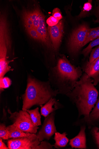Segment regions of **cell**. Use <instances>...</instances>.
Returning <instances> with one entry per match:
<instances>
[{"label":"cell","mask_w":99,"mask_h":149,"mask_svg":"<svg viewBox=\"0 0 99 149\" xmlns=\"http://www.w3.org/2000/svg\"><path fill=\"white\" fill-rule=\"evenodd\" d=\"M12 84L11 80L8 77H3L0 79V90L1 92L4 91V89L8 88Z\"/></svg>","instance_id":"19"},{"label":"cell","mask_w":99,"mask_h":149,"mask_svg":"<svg viewBox=\"0 0 99 149\" xmlns=\"http://www.w3.org/2000/svg\"><path fill=\"white\" fill-rule=\"evenodd\" d=\"M27 111L30 114L33 123L36 126L38 127L41 125V116L39 112L38 107L34 110H28Z\"/></svg>","instance_id":"17"},{"label":"cell","mask_w":99,"mask_h":149,"mask_svg":"<svg viewBox=\"0 0 99 149\" xmlns=\"http://www.w3.org/2000/svg\"><path fill=\"white\" fill-rule=\"evenodd\" d=\"M86 129L85 126H82L80 132L77 136L70 140L69 145L72 148L79 149L87 148Z\"/></svg>","instance_id":"12"},{"label":"cell","mask_w":99,"mask_h":149,"mask_svg":"<svg viewBox=\"0 0 99 149\" xmlns=\"http://www.w3.org/2000/svg\"><path fill=\"white\" fill-rule=\"evenodd\" d=\"M67 134L65 132L61 134L56 132L55 133L54 140L55 143L54 145L55 148H57L65 147L69 141V139L66 137Z\"/></svg>","instance_id":"15"},{"label":"cell","mask_w":99,"mask_h":149,"mask_svg":"<svg viewBox=\"0 0 99 149\" xmlns=\"http://www.w3.org/2000/svg\"><path fill=\"white\" fill-rule=\"evenodd\" d=\"M99 37V27H98V29L96 34L93 35L91 38L90 42L93 41V40Z\"/></svg>","instance_id":"29"},{"label":"cell","mask_w":99,"mask_h":149,"mask_svg":"<svg viewBox=\"0 0 99 149\" xmlns=\"http://www.w3.org/2000/svg\"><path fill=\"white\" fill-rule=\"evenodd\" d=\"M8 111L10 115L9 118L18 129L25 132L35 134L37 132L39 127L34 123L27 111L22 110L12 113L8 109Z\"/></svg>","instance_id":"5"},{"label":"cell","mask_w":99,"mask_h":149,"mask_svg":"<svg viewBox=\"0 0 99 149\" xmlns=\"http://www.w3.org/2000/svg\"><path fill=\"white\" fill-rule=\"evenodd\" d=\"M9 139L24 137H29L35 133L24 132L20 130L13 124L7 127Z\"/></svg>","instance_id":"13"},{"label":"cell","mask_w":99,"mask_h":149,"mask_svg":"<svg viewBox=\"0 0 99 149\" xmlns=\"http://www.w3.org/2000/svg\"><path fill=\"white\" fill-rule=\"evenodd\" d=\"M53 149V146L46 141H42L36 148V149Z\"/></svg>","instance_id":"25"},{"label":"cell","mask_w":99,"mask_h":149,"mask_svg":"<svg viewBox=\"0 0 99 149\" xmlns=\"http://www.w3.org/2000/svg\"><path fill=\"white\" fill-rule=\"evenodd\" d=\"M0 138L4 140L9 139L7 127L4 123H1L0 125Z\"/></svg>","instance_id":"20"},{"label":"cell","mask_w":99,"mask_h":149,"mask_svg":"<svg viewBox=\"0 0 99 149\" xmlns=\"http://www.w3.org/2000/svg\"><path fill=\"white\" fill-rule=\"evenodd\" d=\"M55 115L54 112L45 118L43 125L37 135L40 142L45 139L49 140L57 132L55 124Z\"/></svg>","instance_id":"9"},{"label":"cell","mask_w":99,"mask_h":149,"mask_svg":"<svg viewBox=\"0 0 99 149\" xmlns=\"http://www.w3.org/2000/svg\"><path fill=\"white\" fill-rule=\"evenodd\" d=\"M52 15L53 16L60 21L63 18L60 10L58 8H55L53 10Z\"/></svg>","instance_id":"26"},{"label":"cell","mask_w":99,"mask_h":149,"mask_svg":"<svg viewBox=\"0 0 99 149\" xmlns=\"http://www.w3.org/2000/svg\"><path fill=\"white\" fill-rule=\"evenodd\" d=\"M90 29L87 25H81L74 30L69 37L68 47L70 53L73 55L78 54L82 47Z\"/></svg>","instance_id":"6"},{"label":"cell","mask_w":99,"mask_h":149,"mask_svg":"<svg viewBox=\"0 0 99 149\" xmlns=\"http://www.w3.org/2000/svg\"><path fill=\"white\" fill-rule=\"evenodd\" d=\"M43 15L38 7L32 10H24L22 13V18L25 29H34L36 30Z\"/></svg>","instance_id":"8"},{"label":"cell","mask_w":99,"mask_h":149,"mask_svg":"<svg viewBox=\"0 0 99 149\" xmlns=\"http://www.w3.org/2000/svg\"><path fill=\"white\" fill-rule=\"evenodd\" d=\"M83 72L87 74L94 80L93 84L96 86L99 83V57L91 63L87 61L82 69Z\"/></svg>","instance_id":"11"},{"label":"cell","mask_w":99,"mask_h":149,"mask_svg":"<svg viewBox=\"0 0 99 149\" xmlns=\"http://www.w3.org/2000/svg\"><path fill=\"white\" fill-rule=\"evenodd\" d=\"M40 143L34 134L29 137L11 139L8 140L7 144L9 149H36Z\"/></svg>","instance_id":"7"},{"label":"cell","mask_w":99,"mask_h":149,"mask_svg":"<svg viewBox=\"0 0 99 149\" xmlns=\"http://www.w3.org/2000/svg\"><path fill=\"white\" fill-rule=\"evenodd\" d=\"M93 80L87 74H82L73 89L66 95L77 108L79 117H87L98 101V91Z\"/></svg>","instance_id":"1"},{"label":"cell","mask_w":99,"mask_h":149,"mask_svg":"<svg viewBox=\"0 0 99 149\" xmlns=\"http://www.w3.org/2000/svg\"><path fill=\"white\" fill-rule=\"evenodd\" d=\"M51 74L50 83L59 90L60 94L66 95L73 89L82 75V70L79 66L71 63L63 55L52 69Z\"/></svg>","instance_id":"2"},{"label":"cell","mask_w":99,"mask_h":149,"mask_svg":"<svg viewBox=\"0 0 99 149\" xmlns=\"http://www.w3.org/2000/svg\"><path fill=\"white\" fill-rule=\"evenodd\" d=\"M98 45H99V37L92 41L87 47L83 49L81 53L84 57H87L89 56L93 47Z\"/></svg>","instance_id":"18"},{"label":"cell","mask_w":99,"mask_h":149,"mask_svg":"<svg viewBox=\"0 0 99 149\" xmlns=\"http://www.w3.org/2000/svg\"><path fill=\"white\" fill-rule=\"evenodd\" d=\"M99 57V45L92 49L89 62L91 63Z\"/></svg>","instance_id":"21"},{"label":"cell","mask_w":99,"mask_h":149,"mask_svg":"<svg viewBox=\"0 0 99 149\" xmlns=\"http://www.w3.org/2000/svg\"><path fill=\"white\" fill-rule=\"evenodd\" d=\"M3 139L0 138V149H8V147L6 146L4 143L3 141Z\"/></svg>","instance_id":"30"},{"label":"cell","mask_w":99,"mask_h":149,"mask_svg":"<svg viewBox=\"0 0 99 149\" xmlns=\"http://www.w3.org/2000/svg\"><path fill=\"white\" fill-rule=\"evenodd\" d=\"M58 94L59 90L53 89L49 81L42 82L29 77L25 93L22 96V110L27 111L34 105L46 104Z\"/></svg>","instance_id":"3"},{"label":"cell","mask_w":99,"mask_h":149,"mask_svg":"<svg viewBox=\"0 0 99 149\" xmlns=\"http://www.w3.org/2000/svg\"><path fill=\"white\" fill-rule=\"evenodd\" d=\"M93 136L99 148V128L94 127L92 131Z\"/></svg>","instance_id":"27"},{"label":"cell","mask_w":99,"mask_h":149,"mask_svg":"<svg viewBox=\"0 0 99 149\" xmlns=\"http://www.w3.org/2000/svg\"><path fill=\"white\" fill-rule=\"evenodd\" d=\"M7 21H0V79L8 72L13 70L9 65L13 60H8V52L11 47V40Z\"/></svg>","instance_id":"4"},{"label":"cell","mask_w":99,"mask_h":149,"mask_svg":"<svg viewBox=\"0 0 99 149\" xmlns=\"http://www.w3.org/2000/svg\"><path fill=\"white\" fill-rule=\"evenodd\" d=\"M97 29L98 28H96L90 29L86 39L83 43V47L90 42V39L91 37L96 34Z\"/></svg>","instance_id":"23"},{"label":"cell","mask_w":99,"mask_h":149,"mask_svg":"<svg viewBox=\"0 0 99 149\" xmlns=\"http://www.w3.org/2000/svg\"><path fill=\"white\" fill-rule=\"evenodd\" d=\"M81 120L82 121H83L89 124H92L95 121L99 120V97L91 112L87 117L84 118Z\"/></svg>","instance_id":"16"},{"label":"cell","mask_w":99,"mask_h":149,"mask_svg":"<svg viewBox=\"0 0 99 149\" xmlns=\"http://www.w3.org/2000/svg\"><path fill=\"white\" fill-rule=\"evenodd\" d=\"M92 8V6L91 3L89 1L88 3L84 4L83 8V11H89Z\"/></svg>","instance_id":"28"},{"label":"cell","mask_w":99,"mask_h":149,"mask_svg":"<svg viewBox=\"0 0 99 149\" xmlns=\"http://www.w3.org/2000/svg\"><path fill=\"white\" fill-rule=\"evenodd\" d=\"M26 31L32 38L40 42V38L36 30L34 29H26Z\"/></svg>","instance_id":"22"},{"label":"cell","mask_w":99,"mask_h":149,"mask_svg":"<svg viewBox=\"0 0 99 149\" xmlns=\"http://www.w3.org/2000/svg\"><path fill=\"white\" fill-rule=\"evenodd\" d=\"M60 21L53 16L50 17L46 21V23L49 26H52L57 24Z\"/></svg>","instance_id":"24"},{"label":"cell","mask_w":99,"mask_h":149,"mask_svg":"<svg viewBox=\"0 0 99 149\" xmlns=\"http://www.w3.org/2000/svg\"><path fill=\"white\" fill-rule=\"evenodd\" d=\"M63 21L60 20L58 24L52 26H48V32L54 50L57 51L60 47L64 31Z\"/></svg>","instance_id":"10"},{"label":"cell","mask_w":99,"mask_h":149,"mask_svg":"<svg viewBox=\"0 0 99 149\" xmlns=\"http://www.w3.org/2000/svg\"><path fill=\"white\" fill-rule=\"evenodd\" d=\"M56 102V99L54 98H52L44 105L40 106L41 115L46 118L51 113L58 109L59 108L57 107L54 108L53 107Z\"/></svg>","instance_id":"14"}]
</instances>
